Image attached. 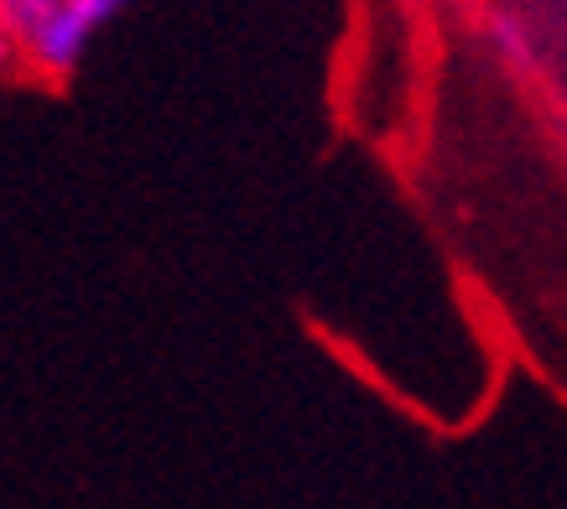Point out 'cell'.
Here are the masks:
<instances>
[{"mask_svg": "<svg viewBox=\"0 0 567 509\" xmlns=\"http://www.w3.org/2000/svg\"><path fill=\"white\" fill-rule=\"evenodd\" d=\"M131 0H0V17L17 37L21 79L42 89H69Z\"/></svg>", "mask_w": 567, "mask_h": 509, "instance_id": "1", "label": "cell"}, {"mask_svg": "<svg viewBox=\"0 0 567 509\" xmlns=\"http://www.w3.org/2000/svg\"><path fill=\"white\" fill-rule=\"evenodd\" d=\"M0 79H21V52H17V37L0 17Z\"/></svg>", "mask_w": 567, "mask_h": 509, "instance_id": "2", "label": "cell"}, {"mask_svg": "<svg viewBox=\"0 0 567 509\" xmlns=\"http://www.w3.org/2000/svg\"><path fill=\"white\" fill-rule=\"evenodd\" d=\"M385 6H395V11H432L437 0H385Z\"/></svg>", "mask_w": 567, "mask_h": 509, "instance_id": "3", "label": "cell"}]
</instances>
